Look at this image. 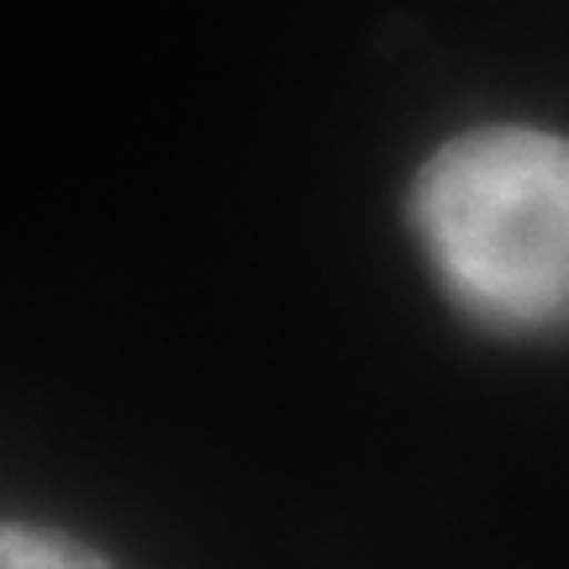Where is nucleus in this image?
Masks as SVG:
<instances>
[{
	"instance_id": "nucleus-1",
	"label": "nucleus",
	"mask_w": 569,
	"mask_h": 569,
	"mask_svg": "<svg viewBox=\"0 0 569 569\" xmlns=\"http://www.w3.org/2000/svg\"><path fill=\"white\" fill-rule=\"evenodd\" d=\"M411 227L443 296L490 332L569 327V138L475 127L417 169Z\"/></svg>"
},
{
	"instance_id": "nucleus-2",
	"label": "nucleus",
	"mask_w": 569,
	"mask_h": 569,
	"mask_svg": "<svg viewBox=\"0 0 569 569\" xmlns=\"http://www.w3.org/2000/svg\"><path fill=\"white\" fill-rule=\"evenodd\" d=\"M0 569H117L96 543L63 528L0 522Z\"/></svg>"
}]
</instances>
